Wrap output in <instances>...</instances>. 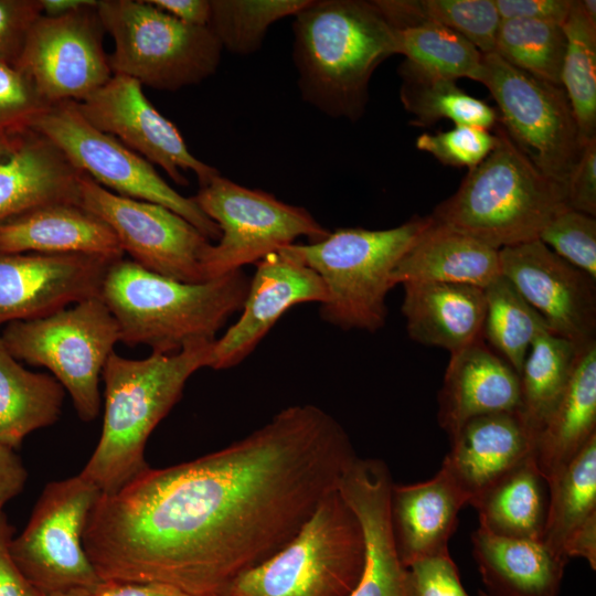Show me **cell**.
<instances>
[{
	"mask_svg": "<svg viewBox=\"0 0 596 596\" xmlns=\"http://www.w3.org/2000/svg\"><path fill=\"white\" fill-rule=\"evenodd\" d=\"M356 457L332 415L291 405L221 450L100 492L83 546L102 581L227 596L294 539Z\"/></svg>",
	"mask_w": 596,
	"mask_h": 596,
	"instance_id": "6da1fadb",
	"label": "cell"
},
{
	"mask_svg": "<svg viewBox=\"0 0 596 596\" xmlns=\"http://www.w3.org/2000/svg\"><path fill=\"white\" fill-rule=\"evenodd\" d=\"M292 60L302 99L355 121L376 67L396 54L395 26L375 1L311 0L294 15Z\"/></svg>",
	"mask_w": 596,
	"mask_h": 596,
	"instance_id": "7a4b0ae2",
	"label": "cell"
},
{
	"mask_svg": "<svg viewBox=\"0 0 596 596\" xmlns=\"http://www.w3.org/2000/svg\"><path fill=\"white\" fill-rule=\"evenodd\" d=\"M249 280L243 269H236L188 284L119 258L109 265L99 298L117 321L120 342L173 354L191 344L214 342L242 309Z\"/></svg>",
	"mask_w": 596,
	"mask_h": 596,
	"instance_id": "3957f363",
	"label": "cell"
},
{
	"mask_svg": "<svg viewBox=\"0 0 596 596\" xmlns=\"http://www.w3.org/2000/svg\"><path fill=\"white\" fill-rule=\"evenodd\" d=\"M212 345L200 342L173 354L151 353L137 360L114 351L102 372V434L79 475L102 493H111L146 470L150 434L180 400L190 376L209 368Z\"/></svg>",
	"mask_w": 596,
	"mask_h": 596,
	"instance_id": "277c9868",
	"label": "cell"
},
{
	"mask_svg": "<svg viewBox=\"0 0 596 596\" xmlns=\"http://www.w3.org/2000/svg\"><path fill=\"white\" fill-rule=\"evenodd\" d=\"M494 134L493 150L469 169L432 217L501 249L539 240L551 220L568 206L565 185L542 173L499 123Z\"/></svg>",
	"mask_w": 596,
	"mask_h": 596,
	"instance_id": "5b68a950",
	"label": "cell"
},
{
	"mask_svg": "<svg viewBox=\"0 0 596 596\" xmlns=\"http://www.w3.org/2000/svg\"><path fill=\"white\" fill-rule=\"evenodd\" d=\"M434 224L432 215L413 216L387 230L340 227L319 242L292 243L284 252L313 269L327 289L323 321L343 330L375 332L386 320L394 287L392 272Z\"/></svg>",
	"mask_w": 596,
	"mask_h": 596,
	"instance_id": "8992f818",
	"label": "cell"
},
{
	"mask_svg": "<svg viewBox=\"0 0 596 596\" xmlns=\"http://www.w3.org/2000/svg\"><path fill=\"white\" fill-rule=\"evenodd\" d=\"M364 562L362 526L336 489L288 544L240 575L227 596H349Z\"/></svg>",
	"mask_w": 596,
	"mask_h": 596,
	"instance_id": "52a82bcc",
	"label": "cell"
},
{
	"mask_svg": "<svg viewBox=\"0 0 596 596\" xmlns=\"http://www.w3.org/2000/svg\"><path fill=\"white\" fill-rule=\"evenodd\" d=\"M96 7L115 43L113 74L175 92L216 72L223 47L209 26L185 24L148 0H97Z\"/></svg>",
	"mask_w": 596,
	"mask_h": 596,
	"instance_id": "ba28073f",
	"label": "cell"
},
{
	"mask_svg": "<svg viewBox=\"0 0 596 596\" xmlns=\"http://www.w3.org/2000/svg\"><path fill=\"white\" fill-rule=\"evenodd\" d=\"M0 338L18 361L52 373L70 394L82 421L97 417L102 372L120 342L117 321L100 298L40 319L10 322Z\"/></svg>",
	"mask_w": 596,
	"mask_h": 596,
	"instance_id": "9c48e42d",
	"label": "cell"
},
{
	"mask_svg": "<svg viewBox=\"0 0 596 596\" xmlns=\"http://www.w3.org/2000/svg\"><path fill=\"white\" fill-rule=\"evenodd\" d=\"M193 199L221 232L217 244H210L201 258L205 281L256 264L300 236L319 242L330 233L305 207L221 174L200 188Z\"/></svg>",
	"mask_w": 596,
	"mask_h": 596,
	"instance_id": "30bf717a",
	"label": "cell"
},
{
	"mask_svg": "<svg viewBox=\"0 0 596 596\" xmlns=\"http://www.w3.org/2000/svg\"><path fill=\"white\" fill-rule=\"evenodd\" d=\"M31 130L51 140L81 172L105 189L130 199L157 203L178 213L207 240L219 241V226L187 198L171 188L152 163L116 137L91 125L76 102L51 105Z\"/></svg>",
	"mask_w": 596,
	"mask_h": 596,
	"instance_id": "8fae6325",
	"label": "cell"
},
{
	"mask_svg": "<svg viewBox=\"0 0 596 596\" xmlns=\"http://www.w3.org/2000/svg\"><path fill=\"white\" fill-rule=\"evenodd\" d=\"M499 108V124L545 175L566 188L584 145L564 88L483 54L480 77Z\"/></svg>",
	"mask_w": 596,
	"mask_h": 596,
	"instance_id": "7c38bea8",
	"label": "cell"
},
{
	"mask_svg": "<svg viewBox=\"0 0 596 596\" xmlns=\"http://www.w3.org/2000/svg\"><path fill=\"white\" fill-rule=\"evenodd\" d=\"M100 490L79 473L50 482L23 532L12 539L11 555L42 593L95 590L103 582L83 546V534Z\"/></svg>",
	"mask_w": 596,
	"mask_h": 596,
	"instance_id": "4fadbf2b",
	"label": "cell"
},
{
	"mask_svg": "<svg viewBox=\"0 0 596 596\" xmlns=\"http://www.w3.org/2000/svg\"><path fill=\"white\" fill-rule=\"evenodd\" d=\"M78 204L103 220L124 253L141 267L182 283L205 281L201 258L210 240L178 213L118 195L85 173L79 179Z\"/></svg>",
	"mask_w": 596,
	"mask_h": 596,
	"instance_id": "5bb4252c",
	"label": "cell"
},
{
	"mask_svg": "<svg viewBox=\"0 0 596 596\" xmlns=\"http://www.w3.org/2000/svg\"><path fill=\"white\" fill-rule=\"evenodd\" d=\"M96 6L57 17L41 14L28 34L15 68L50 105L82 102L113 76Z\"/></svg>",
	"mask_w": 596,
	"mask_h": 596,
	"instance_id": "9a60e30c",
	"label": "cell"
},
{
	"mask_svg": "<svg viewBox=\"0 0 596 596\" xmlns=\"http://www.w3.org/2000/svg\"><path fill=\"white\" fill-rule=\"evenodd\" d=\"M76 105L91 125L159 166L179 185L189 184L184 175L189 170L196 175L200 188L220 174L190 152L177 126L153 107L142 85L129 76L113 74L104 86Z\"/></svg>",
	"mask_w": 596,
	"mask_h": 596,
	"instance_id": "2e32d148",
	"label": "cell"
},
{
	"mask_svg": "<svg viewBox=\"0 0 596 596\" xmlns=\"http://www.w3.org/2000/svg\"><path fill=\"white\" fill-rule=\"evenodd\" d=\"M501 276L545 320L550 330L578 349L596 342V280L540 240L499 249Z\"/></svg>",
	"mask_w": 596,
	"mask_h": 596,
	"instance_id": "e0dca14e",
	"label": "cell"
},
{
	"mask_svg": "<svg viewBox=\"0 0 596 596\" xmlns=\"http://www.w3.org/2000/svg\"><path fill=\"white\" fill-rule=\"evenodd\" d=\"M114 260L87 254L0 253V327L99 298Z\"/></svg>",
	"mask_w": 596,
	"mask_h": 596,
	"instance_id": "ac0fdd59",
	"label": "cell"
},
{
	"mask_svg": "<svg viewBox=\"0 0 596 596\" xmlns=\"http://www.w3.org/2000/svg\"><path fill=\"white\" fill-rule=\"evenodd\" d=\"M327 289L319 275L283 249L256 263L242 313L213 342L209 368L231 369L243 362L290 308L322 304Z\"/></svg>",
	"mask_w": 596,
	"mask_h": 596,
	"instance_id": "d6986e66",
	"label": "cell"
},
{
	"mask_svg": "<svg viewBox=\"0 0 596 596\" xmlns=\"http://www.w3.org/2000/svg\"><path fill=\"white\" fill-rule=\"evenodd\" d=\"M392 486L387 466L373 458L356 457L339 481L338 491L359 519L365 542L363 573L349 596H414L393 539Z\"/></svg>",
	"mask_w": 596,
	"mask_h": 596,
	"instance_id": "ffe728a7",
	"label": "cell"
},
{
	"mask_svg": "<svg viewBox=\"0 0 596 596\" xmlns=\"http://www.w3.org/2000/svg\"><path fill=\"white\" fill-rule=\"evenodd\" d=\"M449 441L441 468L471 504L533 454L535 435L521 414L512 411L475 417Z\"/></svg>",
	"mask_w": 596,
	"mask_h": 596,
	"instance_id": "44dd1931",
	"label": "cell"
},
{
	"mask_svg": "<svg viewBox=\"0 0 596 596\" xmlns=\"http://www.w3.org/2000/svg\"><path fill=\"white\" fill-rule=\"evenodd\" d=\"M519 405V374L482 337L450 353L438 394V423L449 439L475 417Z\"/></svg>",
	"mask_w": 596,
	"mask_h": 596,
	"instance_id": "7402d4cb",
	"label": "cell"
},
{
	"mask_svg": "<svg viewBox=\"0 0 596 596\" xmlns=\"http://www.w3.org/2000/svg\"><path fill=\"white\" fill-rule=\"evenodd\" d=\"M465 504L466 497L441 467L426 481L393 483L390 517L402 564L408 567L418 560L449 553L448 541Z\"/></svg>",
	"mask_w": 596,
	"mask_h": 596,
	"instance_id": "603a6c76",
	"label": "cell"
},
{
	"mask_svg": "<svg viewBox=\"0 0 596 596\" xmlns=\"http://www.w3.org/2000/svg\"><path fill=\"white\" fill-rule=\"evenodd\" d=\"M0 253L124 255L111 228L72 202L43 204L0 221Z\"/></svg>",
	"mask_w": 596,
	"mask_h": 596,
	"instance_id": "cb8c5ba5",
	"label": "cell"
},
{
	"mask_svg": "<svg viewBox=\"0 0 596 596\" xmlns=\"http://www.w3.org/2000/svg\"><path fill=\"white\" fill-rule=\"evenodd\" d=\"M82 174L44 136L20 135L0 157V221L47 203H78Z\"/></svg>",
	"mask_w": 596,
	"mask_h": 596,
	"instance_id": "d4e9b609",
	"label": "cell"
},
{
	"mask_svg": "<svg viewBox=\"0 0 596 596\" xmlns=\"http://www.w3.org/2000/svg\"><path fill=\"white\" fill-rule=\"evenodd\" d=\"M402 285V313L415 342L454 353L482 337L483 288L433 281Z\"/></svg>",
	"mask_w": 596,
	"mask_h": 596,
	"instance_id": "484cf974",
	"label": "cell"
},
{
	"mask_svg": "<svg viewBox=\"0 0 596 596\" xmlns=\"http://www.w3.org/2000/svg\"><path fill=\"white\" fill-rule=\"evenodd\" d=\"M473 557L490 596H557L567 560L541 540L507 538L478 526Z\"/></svg>",
	"mask_w": 596,
	"mask_h": 596,
	"instance_id": "4316f807",
	"label": "cell"
},
{
	"mask_svg": "<svg viewBox=\"0 0 596 596\" xmlns=\"http://www.w3.org/2000/svg\"><path fill=\"white\" fill-rule=\"evenodd\" d=\"M500 276L499 249L434 220L397 263L392 283L433 281L485 289Z\"/></svg>",
	"mask_w": 596,
	"mask_h": 596,
	"instance_id": "83f0119b",
	"label": "cell"
},
{
	"mask_svg": "<svg viewBox=\"0 0 596 596\" xmlns=\"http://www.w3.org/2000/svg\"><path fill=\"white\" fill-rule=\"evenodd\" d=\"M596 436V342L581 348L560 402L539 432L533 457L551 479Z\"/></svg>",
	"mask_w": 596,
	"mask_h": 596,
	"instance_id": "f1b7e54d",
	"label": "cell"
},
{
	"mask_svg": "<svg viewBox=\"0 0 596 596\" xmlns=\"http://www.w3.org/2000/svg\"><path fill=\"white\" fill-rule=\"evenodd\" d=\"M550 488L533 454L483 491L472 503L479 526L507 538L543 539Z\"/></svg>",
	"mask_w": 596,
	"mask_h": 596,
	"instance_id": "f546056e",
	"label": "cell"
},
{
	"mask_svg": "<svg viewBox=\"0 0 596 596\" xmlns=\"http://www.w3.org/2000/svg\"><path fill=\"white\" fill-rule=\"evenodd\" d=\"M64 389L52 375L24 369L0 338V444L18 448L32 432L54 424Z\"/></svg>",
	"mask_w": 596,
	"mask_h": 596,
	"instance_id": "4dcf8cb0",
	"label": "cell"
},
{
	"mask_svg": "<svg viewBox=\"0 0 596 596\" xmlns=\"http://www.w3.org/2000/svg\"><path fill=\"white\" fill-rule=\"evenodd\" d=\"M578 351L571 341L546 331L533 340L525 355L518 412L535 438L567 387Z\"/></svg>",
	"mask_w": 596,
	"mask_h": 596,
	"instance_id": "1f68e13d",
	"label": "cell"
},
{
	"mask_svg": "<svg viewBox=\"0 0 596 596\" xmlns=\"http://www.w3.org/2000/svg\"><path fill=\"white\" fill-rule=\"evenodd\" d=\"M401 100L414 116L415 126L426 127L440 119L455 125L490 129L499 123L498 111L457 86L456 81L427 74L407 61L398 68Z\"/></svg>",
	"mask_w": 596,
	"mask_h": 596,
	"instance_id": "d6a6232c",
	"label": "cell"
},
{
	"mask_svg": "<svg viewBox=\"0 0 596 596\" xmlns=\"http://www.w3.org/2000/svg\"><path fill=\"white\" fill-rule=\"evenodd\" d=\"M547 481L550 499L542 541L568 561L564 554L567 540L596 518V436Z\"/></svg>",
	"mask_w": 596,
	"mask_h": 596,
	"instance_id": "836d02e7",
	"label": "cell"
},
{
	"mask_svg": "<svg viewBox=\"0 0 596 596\" xmlns=\"http://www.w3.org/2000/svg\"><path fill=\"white\" fill-rule=\"evenodd\" d=\"M395 26L421 21L458 32L482 54L494 53L501 18L494 0H375Z\"/></svg>",
	"mask_w": 596,
	"mask_h": 596,
	"instance_id": "e575fe53",
	"label": "cell"
},
{
	"mask_svg": "<svg viewBox=\"0 0 596 596\" xmlns=\"http://www.w3.org/2000/svg\"><path fill=\"white\" fill-rule=\"evenodd\" d=\"M566 50L561 85L572 107L583 145L596 139V22L573 0L563 23Z\"/></svg>",
	"mask_w": 596,
	"mask_h": 596,
	"instance_id": "d590c367",
	"label": "cell"
},
{
	"mask_svg": "<svg viewBox=\"0 0 596 596\" xmlns=\"http://www.w3.org/2000/svg\"><path fill=\"white\" fill-rule=\"evenodd\" d=\"M396 54L418 70L457 81H480L483 54L465 36L444 25L421 21L395 28Z\"/></svg>",
	"mask_w": 596,
	"mask_h": 596,
	"instance_id": "8d00e7d4",
	"label": "cell"
},
{
	"mask_svg": "<svg viewBox=\"0 0 596 596\" xmlns=\"http://www.w3.org/2000/svg\"><path fill=\"white\" fill-rule=\"evenodd\" d=\"M485 297L482 338L519 374L533 340L551 330L503 276L485 288Z\"/></svg>",
	"mask_w": 596,
	"mask_h": 596,
	"instance_id": "74e56055",
	"label": "cell"
},
{
	"mask_svg": "<svg viewBox=\"0 0 596 596\" xmlns=\"http://www.w3.org/2000/svg\"><path fill=\"white\" fill-rule=\"evenodd\" d=\"M565 50L561 24L521 19L500 22L494 53L536 78L562 86Z\"/></svg>",
	"mask_w": 596,
	"mask_h": 596,
	"instance_id": "f35d334b",
	"label": "cell"
},
{
	"mask_svg": "<svg viewBox=\"0 0 596 596\" xmlns=\"http://www.w3.org/2000/svg\"><path fill=\"white\" fill-rule=\"evenodd\" d=\"M209 28L222 47L233 54L258 51L272 24L296 15L311 0H210Z\"/></svg>",
	"mask_w": 596,
	"mask_h": 596,
	"instance_id": "ab89813d",
	"label": "cell"
},
{
	"mask_svg": "<svg viewBox=\"0 0 596 596\" xmlns=\"http://www.w3.org/2000/svg\"><path fill=\"white\" fill-rule=\"evenodd\" d=\"M539 240L557 256L596 280V219L565 209L542 230Z\"/></svg>",
	"mask_w": 596,
	"mask_h": 596,
	"instance_id": "60d3db41",
	"label": "cell"
},
{
	"mask_svg": "<svg viewBox=\"0 0 596 596\" xmlns=\"http://www.w3.org/2000/svg\"><path fill=\"white\" fill-rule=\"evenodd\" d=\"M50 106L22 72L0 63V140L31 130Z\"/></svg>",
	"mask_w": 596,
	"mask_h": 596,
	"instance_id": "b9f144b4",
	"label": "cell"
},
{
	"mask_svg": "<svg viewBox=\"0 0 596 596\" xmlns=\"http://www.w3.org/2000/svg\"><path fill=\"white\" fill-rule=\"evenodd\" d=\"M496 143V134L467 125H455L453 129L437 134H422L416 140L419 150L429 152L441 163L468 169L483 161Z\"/></svg>",
	"mask_w": 596,
	"mask_h": 596,
	"instance_id": "7bdbcfd3",
	"label": "cell"
},
{
	"mask_svg": "<svg viewBox=\"0 0 596 596\" xmlns=\"http://www.w3.org/2000/svg\"><path fill=\"white\" fill-rule=\"evenodd\" d=\"M41 14V0H0V63L15 67L28 34Z\"/></svg>",
	"mask_w": 596,
	"mask_h": 596,
	"instance_id": "ee69618b",
	"label": "cell"
},
{
	"mask_svg": "<svg viewBox=\"0 0 596 596\" xmlns=\"http://www.w3.org/2000/svg\"><path fill=\"white\" fill-rule=\"evenodd\" d=\"M407 568L414 596H469L449 553L418 560Z\"/></svg>",
	"mask_w": 596,
	"mask_h": 596,
	"instance_id": "f6af8a7d",
	"label": "cell"
},
{
	"mask_svg": "<svg viewBox=\"0 0 596 596\" xmlns=\"http://www.w3.org/2000/svg\"><path fill=\"white\" fill-rule=\"evenodd\" d=\"M568 209L596 216V139L584 145L566 182Z\"/></svg>",
	"mask_w": 596,
	"mask_h": 596,
	"instance_id": "bcb514c9",
	"label": "cell"
},
{
	"mask_svg": "<svg viewBox=\"0 0 596 596\" xmlns=\"http://www.w3.org/2000/svg\"><path fill=\"white\" fill-rule=\"evenodd\" d=\"M573 0H494L501 20L521 19L563 25Z\"/></svg>",
	"mask_w": 596,
	"mask_h": 596,
	"instance_id": "7dc6e473",
	"label": "cell"
},
{
	"mask_svg": "<svg viewBox=\"0 0 596 596\" xmlns=\"http://www.w3.org/2000/svg\"><path fill=\"white\" fill-rule=\"evenodd\" d=\"M13 528L4 513L0 517V596H43L15 564L10 545Z\"/></svg>",
	"mask_w": 596,
	"mask_h": 596,
	"instance_id": "c3c4849f",
	"label": "cell"
},
{
	"mask_svg": "<svg viewBox=\"0 0 596 596\" xmlns=\"http://www.w3.org/2000/svg\"><path fill=\"white\" fill-rule=\"evenodd\" d=\"M26 477V470L14 450L0 444V517L3 505L22 491Z\"/></svg>",
	"mask_w": 596,
	"mask_h": 596,
	"instance_id": "681fc988",
	"label": "cell"
},
{
	"mask_svg": "<svg viewBox=\"0 0 596 596\" xmlns=\"http://www.w3.org/2000/svg\"><path fill=\"white\" fill-rule=\"evenodd\" d=\"M94 596H193L160 583L103 581Z\"/></svg>",
	"mask_w": 596,
	"mask_h": 596,
	"instance_id": "f907efd6",
	"label": "cell"
},
{
	"mask_svg": "<svg viewBox=\"0 0 596 596\" xmlns=\"http://www.w3.org/2000/svg\"><path fill=\"white\" fill-rule=\"evenodd\" d=\"M151 4L172 15L179 21L195 25L209 26L211 19L210 0H148Z\"/></svg>",
	"mask_w": 596,
	"mask_h": 596,
	"instance_id": "816d5d0a",
	"label": "cell"
},
{
	"mask_svg": "<svg viewBox=\"0 0 596 596\" xmlns=\"http://www.w3.org/2000/svg\"><path fill=\"white\" fill-rule=\"evenodd\" d=\"M564 554L568 560L585 558L593 570L596 568V518L587 521L571 535L564 546Z\"/></svg>",
	"mask_w": 596,
	"mask_h": 596,
	"instance_id": "f5cc1de1",
	"label": "cell"
},
{
	"mask_svg": "<svg viewBox=\"0 0 596 596\" xmlns=\"http://www.w3.org/2000/svg\"><path fill=\"white\" fill-rule=\"evenodd\" d=\"M43 14L57 17L79 8L95 4L97 0H41Z\"/></svg>",
	"mask_w": 596,
	"mask_h": 596,
	"instance_id": "db71d44e",
	"label": "cell"
},
{
	"mask_svg": "<svg viewBox=\"0 0 596 596\" xmlns=\"http://www.w3.org/2000/svg\"><path fill=\"white\" fill-rule=\"evenodd\" d=\"M43 596H94V590L86 588H70L46 593Z\"/></svg>",
	"mask_w": 596,
	"mask_h": 596,
	"instance_id": "11a10c76",
	"label": "cell"
},
{
	"mask_svg": "<svg viewBox=\"0 0 596 596\" xmlns=\"http://www.w3.org/2000/svg\"><path fill=\"white\" fill-rule=\"evenodd\" d=\"M19 136H15L10 139L0 140V157L7 155L12 149Z\"/></svg>",
	"mask_w": 596,
	"mask_h": 596,
	"instance_id": "9f6ffc18",
	"label": "cell"
},
{
	"mask_svg": "<svg viewBox=\"0 0 596 596\" xmlns=\"http://www.w3.org/2000/svg\"><path fill=\"white\" fill-rule=\"evenodd\" d=\"M478 596H490V595H489V594H487V593H486V592H483V590H480V592H479V594H478Z\"/></svg>",
	"mask_w": 596,
	"mask_h": 596,
	"instance_id": "6f0895ef",
	"label": "cell"
}]
</instances>
